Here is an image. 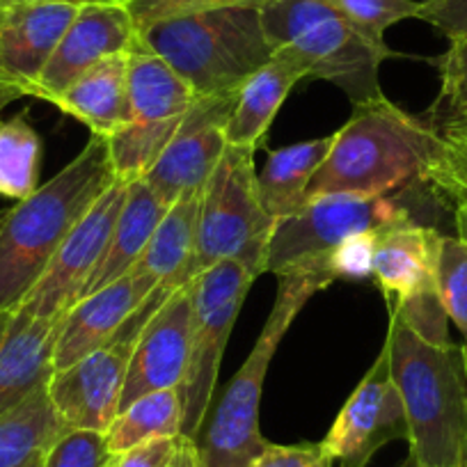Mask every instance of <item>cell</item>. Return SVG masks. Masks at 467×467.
<instances>
[{"mask_svg":"<svg viewBox=\"0 0 467 467\" xmlns=\"http://www.w3.org/2000/svg\"><path fill=\"white\" fill-rule=\"evenodd\" d=\"M399 195H326L309 200L298 213L275 224L266 250L264 273H273L277 277L303 273L323 282L317 275V266L344 239L389 224L420 223L415 211Z\"/></svg>","mask_w":467,"mask_h":467,"instance_id":"cell-8","label":"cell"},{"mask_svg":"<svg viewBox=\"0 0 467 467\" xmlns=\"http://www.w3.org/2000/svg\"><path fill=\"white\" fill-rule=\"evenodd\" d=\"M129 101L133 124L179 127L197 97L163 57L140 44L129 53Z\"/></svg>","mask_w":467,"mask_h":467,"instance_id":"cell-23","label":"cell"},{"mask_svg":"<svg viewBox=\"0 0 467 467\" xmlns=\"http://www.w3.org/2000/svg\"><path fill=\"white\" fill-rule=\"evenodd\" d=\"M78 7L65 3H10L0 5V78L35 97L62 35Z\"/></svg>","mask_w":467,"mask_h":467,"instance_id":"cell-16","label":"cell"},{"mask_svg":"<svg viewBox=\"0 0 467 467\" xmlns=\"http://www.w3.org/2000/svg\"><path fill=\"white\" fill-rule=\"evenodd\" d=\"M172 467H197V449H195V442L188 447V451L183 453L182 458H179L177 462H174Z\"/></svg>","mask_w":467,"mask_h":467,"instance_id":"cell-42","label":"cell"},{"mask_svg":"<svg viewBox=\"0 0 467 467\" xmlns=\"http://www.w3.org/2000/svg\"><path fill=\"white\" fill-rule=\"evenodd\" d=\"M192 285L170 296L133 341L119 410L159 389L182 388L191 358Z\"/></svg>","mask_w":467,"mask_h":467,"instance_id":"cell-14","label":"cell"},{"mask_svg":"<svg viewBox=\"0 0 467 467\" xmlns=\"http://www.w3.org/2000/svg\"><path fill=\"white\" fill-rule=\"evenodd\" d=\"M53 106L85 124L92 136H115L119 129L131 124L129 53L106 57L94 65L74 80Z\"/></svg>","mask_w":467,"mask_h":467,"instance_id":"cell-21","label":"cell"},{"mask_svg":"<svg viewBox=\"0 0 467 467\" xmlns=\"http://www.w3.org/2000/svg\"><path fill=\"white\" fill-rule=\"evenodd\" d=\"M65 431L67 426L48 397L47 383L16 410L0 417V467L24 465Z\"/></svg>","mask_w":467,"mask_h":467,"instance_id":"cell-26","label":"cell"},{"mask_svg":"<svg viewBox=\"0 0 467 467\" xmlns=\"http://www.w3.org/2000/svg\"><path fill=\"white\" fill-rule=\"evenodd\" d=\"M192 444L186 435L154 438L115 456L110 467H172Z\"/></svg>","mask_w":467,"mask_h":467,"instance_id":"cell-36","label":"cell"},{"mask_svg":"<svg viewBox=\"0 0 467 467\" xmlns=\"http://www.w3.org/2000/svg\"><path fill=\"white\" fill-rule=\"evenodd\" d=\"M133 344L110 341L48 380V397L67 429L106 433L119 415Z\"/></svg>","mask_w":467,"mask_h":467,"instance_id":"cell-15","label":"cell"},{"mask_svg":"<svg viewBox=\"0 0 467 467\" xmlns=\"http://www.w3.org/2000/svg\"><path fill=\"white\" fill-rule=\"evenodd\" d=\"M44 451H47V449H44ZM44 451L37 453V456H33V458H30V461H26L24 465H19V467H42V456H44Z\"/></svg>","mask_w":467,"mask_h":467,"instance_id":"cell-44","label":"cell"},{"mask_svg":"<svg viewBox=\"0 0 467 467\" xmlns=\"http://www.w3.org/2000/svg\"><path fill=\"white\" fill-rule=\"evenodd\" d=\"M262 19L277 48L291 47L303 56L309 78L332 83L353 106L385 97L380 65L394 51L358 30L332 0H275Z\"/></svg>","mask_w":467,"mask_h":467,"instance_id":"cell-6","label":"cell"},{"mask_svg":"<svg viewBox=\"0 0 467 467\" xmlns=\"http://www.w3.org/2000/svg\"><path fill=\"white\" fill-rule=\"evenodd\" d=\"M417 19L426 21L449 42L467 37V0H421Z\"/></svg>","mask_w":467,"mask_h":467,"instance_id":"cell-38","label":"cell"},{"mask_svg":"<svg viewBox=\"0 0 467 467\" xmlns=\"http://www.w3.org/2000/svg\"><path fill=\"white\" fill-rule=\"evenodd\" d=\"M254 280L244 264L224 259L192 282L191 358L182 385L186 438L195 440L209 415L229 335Z\"/></svg>","mask_w":467,"mask_h":467,"instance_id":"cell-9","label":"cell"},{"mask_svg":"<svg viewBox=\"0 0 467 467\" xmlns=\"http://www.w3.org/2000/svg\"><path fill=\"white\" fill-rule=\"evenodd\" d=\"M438 150L424 117L388 97L356 106L335 133L326 161L307 188V202L326 195L383 197L417 186Z\"/></svg>","mask_w":467,"mask_h":467,"instance_id":"cell-2","label":"cell"},{"mask_svg":"<svg viewBox=\"0 0 467 467\" xmlns=\"http://www.w3.org/2000/svg\"><path fill=\"white\" fill-rule=\"evenodd\" d=\"M429 127L438 138V150L421 183L429 188L435 202L453 206L458 192L467 183V110Z\"/></svg>","mask_w":467,"mask_h":467,"instance_id":"cell-28","label":"cell"},{"mask_svg":"<svg viewBox=\"0 0 467 467\" xmlns=\"http://www.w3.org/2000/svg\"><path fill=\"white\" fill-rule=\"evenodd\" d=\"M462 348V360H465V371H467V339H465V344L461 346Z\"/></svg>","mask_w":467,"mask_h":467,"instance_id":"cell-47","label":"cell"},{"mask_svg":"<svg viewBox=\"0 0 467 467\" xmlns=\"http://www.w3.org/2000/svg\"><path fill=\"white\" fill-rule=\"evenodd\" d=\"M115 182L110 147L92 136L51 182L0 215V312H16L71 229Z\"/></svg>","mask_w":467,"mask_h":467,"instance_id":"cell-1","label":"cell"},{"mask_svg":"<svg viewBox=\"0 0 467 467\" xmlns=\"http://www.w3.org/2000/svg\"><path fill=\"white\" fill-rule=\"evenodd\" d=\"M42 138L28 112L0 122V197L21 202L39 188Z\"/></svg>","mask_w":467,"mask_h":467,"instance_id":"cell-27","label":"cell"},{"mask_svg":"<svg viewBox=\"0 0 467 467\" xmlns=\"http://www.w3.org/2000/svg\"><path fill=\"white\" fill-rule=\"evenodd\" d=\"M442 234L421 223H399L379 232L371 277L385 298H403L435 285Z\"/></svg>","mask_w":467,"mask_h":467,"instance_id":"cell-20","label":"cell"},{"mask_svg":"<svg viewBox=\"0 0 467 467\" xmlns=\"http://www.w3.org/2000/svg\"><path fill=\"white\" fill-rule=\"evenodd\" d=\"M67 314L28 318L15 314L0 346V417L28 401L53 376V353Z\"/></svg>","mask_w":467,"mask_h":467,"instance_id":"cell-17","label":"cell"},{"mask_svg":"<svg viewBox=\"0 0 467 467\" xmlns=\"http://www.w3.org/2000/svg\"><path fill=\"white\" fill-rule=\"evenodd\" d=\"M392 440H408V417L389 369V350L383 344L371 369L346 399L321 447L341 467H367L374 453Z\"/></svg>","mask_w":467,"mask_h":467,"instance_id":"cell-11","label":"cell"},{"mask_svg":"<svg viewBox=\"0 0 467 467\" xmlns=\"http://www.w3.org/2000/svg\"><path fill=\"white\" fill-rule=\"evenodd\" d=\"M389 312L397 314L420 339L433 346L451 344L449 339V317L444 309L442 298L438 294V285L426 286L403 298L388 300Z\"/></svg>","mask_w":467,"mask_h":467,"instance_id":"cell-30","label":"cell"},{"mask_svg":"<svg viewBox=\"0 0 467 467\" xmlns=\"http://www.w3.org/2000/svg\"><path fill=\"white\" fill-rule=\"evenodd\" d=\"M453 224H456V236L467 248V197L453 204Z\"/></svg>","mask_w":467,"mask_h":467,"instance_id":"cell-39","label":"cell"},{"mask_svg":"<svg viewBox=\"0 0 467 467\" xmlns=\"http://www.w3.org/2000/svg\"><path fill=\"white\" fill-rule=\"evenodd\" d=\"M138 33L142 47L163 57L197 99L239 92L277 51L264 28L262 10L254 7L170 16Z\"/></svg>","mask_w":467,"mask_h":467,"instance_id":"cell-4","label":"cell"},{"mask_svg":"<svg viewBox=\"0 0 467 467\" xmlns=\"http://www.w3.org/2000/svg\"><path fill=\"white\" fill-rule=\"evenodd\" d=\"M385 346L408 417L410 467H462L467 447V371L462 348L420 339L389 312Z\"/></svg>","mask_w":467,"mask_h":467,"instance_id":"cell-3","label":"cell"},{"mask_svg":"<svg viewBox=\"0 0 467 467\" xmlns=\"http://www.w3.org/2000/svg\"><path fill=\"white\" fill-rule=\"evenodd\" d=\"M138 47L140 33L127 5L99 0L78 7L39 78L35 97L53 103L94 65L106 57L131 53Z\"/></svg>","mask_w":467,"mask_h":467,"instance_id":"cell-13","label":"cell"},{"mask_svg":"<svg viewBox=\"0 0 467 467\" xmlns=\"http://www.w3.org/2000/svg\"><path fill=\"white\" fill-rule=\"evenodd\" d=\"M10 3H65V5L83 7L89 3H99V0H0V5H10Z\"/></svg>","mask_w":467,"mask_h":467,"instance_id":"cell-41","label":"cell"},{"mask_svg":"<svg viewBox=\"0 0 467 467\" xmlns=\"http://www.w3.org/2000/svg\"><path fill=\"white\" fill-rule=\"evenodd\" d=\"M254 151L227 145L202 191L195 245L186 266L191 282L224 259L244 264L254 277L264 273L275 220L259 197Z\"/></svg>","mask_w":467,"mask_h":467,"instance_id":"cell-7","label":"cell"},{"mask_svg":"<svg viewBox=\"0 0 467 467\" xmlns=\"http://www.w3.org/2000/svg\"><path fill=\"white\" fill-rule=\"evenodd\" d=\"M112 3H119V5H133V3H138V0H112Z\"/></svg>","mask_w":467,"mask_h":467,"instance_id":"cell-46","label":"cell"},{"mask_svg":"<svg viewBox=\"0 0 467 467\" xmlns=\"http://www.w3.org/2000/svg\"><path fill=\"white\" fill-rule=\"evenodd\" d=\"M239 92L200 97L145 182L170 206L183 195L204 191L227 150V124Z\"/></svg>","mask_w":467,"mask_h":467,"instance_id":"cell-12","label":"cell"},{"mask_svg":"<svg viewBox=\"0 0 467 467\" xmlns=\"http://www.w3.org/2000/svg\"><path fill=\"white\" fill-rule=\"evenodd\" d=\"M183 435V394L182 388L159 389L129 403L110 429L106 431L108 449L112 456L129 451L136 444L154 438Z\"/></svg>","mask_w":467,"mask_h":467,"instance_id":"cell-25","label":"cell"},{"mask_svg":"<svg viewBox=\"0 0 467 467\" xmlns=\"http://www.w3.org/2000/svg\"><path fill=\"white\" fill-rule=\"evenodd\" d=\"M467 461V447H465V458H462V462H465Z\"/></svg>","mask_w":467,"mask_h":467,"instance_id":"cell-48","label":"cell"},{"mask_svg":"<svg viewBox=\"0 0 467 467\" xmlns=\"http://www.w3.org/2000/svg\"><path fill=\"white\" fill-rule=\"evenodd\" d=\"M440 69V94L426 115L429 124L467 110V37L449 44V51L435 60Z\"/></svg>","mask_w":467,"mask_h":467,"instance_id":"cell-31","label":"cell"},{"mask_svg":"<svg viewBox=\"0 0 467 467\" xmlns=\"http://www.w3.org/2000/svg\"><path fill=\"white\" fill-rule=\"evenodd\" d=\"M462 197H467V183H465V186H462V188H461V192H458L456 202H458V200H462ZM456 202H453V204H456ZM451 209H453V206H451Z\"/></svg>","mask_w":467,"mask_h":467,"instance_id":"cell-45","label":"cell"},{"mask_svg":"<svg viewBox=\"0 0 467 467\" xmlns=\"http://www.w3.org/2000/svg\"><path fill=\"white\" fill-rule=\"evenodd\" d=\"M341 15L376 42H385V30L406 19H417L421 0H332Z\"/></svg>","mask_w":467,"mask_h":467,"instance_id":"cell-34","label":"cell"},{"mask_svg":"<svg viewBox=\"0 0 467 467\" xmlns=\"http://www.w3.org/2000/svg\"><path fill=\"white\" fill-rule=\"evenodd\" d=\"M435 285L449 321L467 339V248L458 236L442 234L440 239Z\"/></svg>","mask_w":467,"mask_h":467,"instance_id":"cell-29","label":"cell"},{"mask_svg":"<svg viewBox=\"0 0 467 467\" xmlns=\"http://www.w3.org/2000/svg\"><path fill=\"white\" fill-rule=\"evenodd\" d=\"M303 78H309L303 56L291 47L277 48L271 60L254 71L239 89L227 124V145L259 150L282 103Z\"/></svg>","mask_w":467,"mask_h":467,"instance_id":"cell-18","label":"cell"},{"mask_svg":"<svg viewBox=\"0 0 467 467\" xmlns=\"http://www.w3.org/2000/svg\"><path fill=\"white\" fill-rule=\"evenodd\" d=\"M323 289V282L303 273L277 277L275 303L248 360L232 376L223 392L213 397L209 415L192 440L197 449V467H250L266 449L268 440H264L259 429V408L268 367L300 309Z\"/></svg>","mask_w":467,"mask_h":467,"instance_id":"cell-5","label":"cell"},{"mask_svg":"<svg viewBox=\"0 0 467 467\" xmlns=\"http://www.w3.org/2000/svg\"><path fill=\"white\" fill-rule=\"evenodd\" d=\"M332 140L335 133L268 151L266 165L257 174V186L264 209L275 224L307 204V188L326 161Z\"/></svg>","mask_w":467,"mask_h":467,"instance_id":"cell-24","label":"cell"},{"mask_svg":"<svg viewBox=\"0 0 467 467\" xmlns=\"http://www.w3.org/2000/svg\"><path fill=\"white\" fill-rule=\"evenodd\" d=\"M250 467H332L321 442L303 444H266Z\"/></svg>","mask_w":467,"mask_h":467,"instance_id":"cell-37","label":"cell"},{"mask_svg":"<svg viewBox=\"0 0 467 467\" xmlns=\"http://www.w3.org/2000/svg\"><path fill=\"white\" fill-rule=\"evenodd\" d=\"M15 314L16 312H0V346L5 341L7 332H10L12 321H15Z\"/></svg>","mask_w":467,"mask_h":467,"instance_id":"cell-43","label":"cell"},{"mask_svg":"<svg viewBox=\"0 0 467 467\" xmlns=\"http://www.w3.org/2000/svg\"><path fill=\"white\" fill-rule=\"evenodd\" d=\"M115 456L108 449L106 433L67 429L47 447L42 467H110Z\"/></svg>","mask_w":467,"mask_h":467,"instance_id":"cell-33","label":"cell"},{"mask_svg":"<svg viewBox=\"0 0 467 467\" xmlns=\"http://www.w3.org/2000/svg\"><path fill=\"white\" fill-rule=\"evenodd\" d=\"M462 467H467V461H465V462H462Z\"/></svg>","mask_w":467,"mask_h":467,"instance_id":"cell-49","label":"cell"},{"mask_svg":"<svg viewBox=\"0 0 467 467\" xmlns=\"http://www.w3.org/2000/svg\"><path fill=\"white\" fill-rule=\"evenodd\" d=\"M140 305L131 275L80 298L67 312L53 353V374L83 360L94 350L110 344L117 330L129 321Z\"/></svg>","mask_w":467,"mask_h":467,"instance_id":"cell-19","label":"cell"},{"mask_svg":"<svg viewBox=\"0 0 467 467\" xmlns=\"http://www.w3.org/2000/svg\"><path fill=\"white\" fill-rule=\"evenodd\" d=\"M170 204L161 200L145 179L127 183V200H124L122 211L117 215V223L112 227L110 241L106 245L101 262L94 268L92 277L85 285L83 296L94 294L103 286L112 285L119 277L129 275L136 266L138 259L145 253L147 244L151 241L154 232L159 229L161 220L168 213Z\"/></svg>","mask_w":467,"mask_h":467,"instance_id":"cell-22","label":"cell"},{"mask_svg":"<svg viewBox=\"0 0 467 467\" xmlns=\"http://www.w3.org/2000/svg\"><path fill=\"white\" fill-rule=\"evenodd\" d=\"M127 200V183L112 182L92 209L71 229L16 314L28 318H51L67 314L83 296L85 285L101 262L117 215Z\"/></svg>","mask_w":467,"mask_h":467,"instance_id":"cell-10","label":"cell"},{"mask_svg":"<svg viewBox=\"0 0 467 467\" xmlns=\"http://www.w3.org/2000/svg\"><path fill=\"white\" fill-rule=\"evenodd\" d=\"M379 232L353 234L341 241L337 248H332L321 264L317 266V275L327 286L337 280H369L374 273V253L379 244Z\"/></svg>","mask_w":467,"mask_h":467,"instance_id":"cell-32","label":"cell"},{"mask_svg":"<svg viewBox=\"0 0 467 467\" xmlns=\"http://www.w3.org/2000/svg\"><path fill=\"white\" fill-rule=\"evenodd\" d=\"M24 94H21V89H16L15 85L7 83V80L0 78V112L5 110V106H10L12 101H16V99H21Z\"/></svg>","mask_w":467,"mask_h":467,"instance_id":"cell-40","label":"cell"},{"mask_svg":"<svg viewBox=\"0 0 467 467\" xmlns=\"http://www.w3.org/2000/svg\"><path fill=\"white\" fill-rule=\"evenodd\" d=\"M273 3L275 0H138V3L129 5V12H131L138 30H140L145 26L154 24V21L191 15V12L223 10V7H254V10H264V7L273 5Z\"/></svg>","mask_w":467,"mask_h":467,"instance_id":"cell-35","label":"cell"}]
</instances>
